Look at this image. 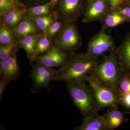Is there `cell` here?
<instances>
[{
	"mask_svg": "<svg viewBox=\"0 0 130 130\" xmlns=\"http://www.w3.org/2000/svg\"><path fill=\"white\" fill-rule=\"evenodd\" d=\"M101 60L88 56L85 53H70L64 65L57 70L55 80L67 82L84 81L85 77L90 74Z\"/></svg>",
	"mask_w": 130,
	"mask_h": 130,
	"instance_id": "cell-1",
	"label": "cell"
},
{
	"mask_svg": "<svg viewBox=\"0 0 130 130\" xmlns=\"http://www.w3.org/2000/svg\"><path fill=\"white\" fill-rule=\"evenodd\" d=\"M122 73L115 50L107 56H104L103 59L96 66L90 74L119 96V81Z\"/></svg>",
	"mask_w": 130,
	"mask_h": 130,
	"instance_id": "cell-2",
	"label": "cell"
},
{
	"mask_svg": "<svg viewBox=\"0 0 130 130\" xmlns=\"http://www.w3.org/2000/svg\"><path fill=\"white\" fill-rule=\"evenodd\" d=\"M84 81L67 82L68 89L76 106L83 117L98 113L100 108L92 89Z\"/></svg>",
	"mask_w": 130,
	"mask_h": 130,
	"instance_id": "cell-3",
	"label": "cell"
},
{
	"mask_svg": "<svg viewBox=\"0 0 130 130\" xmlns=\"http://www.w3.org/2000/svg\"><path fill=\"white\" fill-rule=\"evenodd\" d=\"M51 40L56 47L68 53L75 52L82 45L81 35L75 23L63 22L60 30Z\"/></svg>",
	"mask_w": 130,
	"mask_h": 130,
	"instance_id": "cell-4",
	"label": "cell"
},
{
	"mask_svg": "<svg viewBox=\"0 0 130 130\" xmlns=\"http://www.w3.org/2000/svg\"><path fill=\"white\" fill-rule=\"evenodd\" d=\"M87 4V0H58L54 11L59 20L75 23L84 14Z\"/></svg>",
	"mask_w": 130,
	"mask_h": 130,
	"instance_id": "cell-5",
	"label": "cell"
},
{
	"mask_svg": "<svg viewBox=\"0 0 130 130\" xmlns=\"http://www.w3.org/2000/svg\"><path fill=\"white\" fill-rule=\"evenodd\" d=\"M84 81L88 83L93 90L100 109L106 107L118 108L119 96L114 91L105 86L93 75H86Z\"/></svg>",
	"mask_w": 130,
	"mask_h": 130,
	"instance_id": "cell-6",
	"label": "cell"
},
{
	"mask_svg": "<svg viewBox=\"0 0 130 130\" xmlns=\"http://www.w3.org/2000/svg\"><path fill=\"white\" fill-rule=\"evenodd\" d=\"M116 48L112 38L106 33L105 30L101 29L91 38L85 53L90 57L98 58Z\"/></svg>",
	"mask_w": 130,
	"mask_h": 130,
	"instance_id": "cell-7",
	"label": "cell"
},
{
	"mask_svg": "<svg viewBox=\"0 0 130 130\" xmlns=\"http://www.w3.org/2000/svg\"><path fill=\"white\" fill-rule=\"evenodd\" d=\"M56 71L57 70L53 68L36 63L33 65L30 73L32 80L31 92L36 93L43 88L49 90V84L52 80H55Z\"/></svg>",
	"mask_w": 130,
	"mask_h": 130,
	"instance_id": "cell-8",
	"label": "cell"
},
{
	"mask_svg": "<svg viewBox=\"0 0 130 130\" xmlns=\"http://www.w3.org/2000/svg\"><path fill=\"white\" fill-rule=\"evenodd\" d=\"M111 10L108 0H93L87 4L82 21L85 23L97 21L101 22Z\"/></svg>",
	"mask_w": 130,
	"mask_h": 130,
	"instance_id": "cell-9",
	"label": "cell"
},
{
	"mask_svg": "<svg viewBox=\"0 0 130 130\" xmlns=\"http://www.w3.org/2000/svg\"><path fill=\"white\" fill-rule=\"evenodd\" d=\"M70 53L61 50L53 44L48 51L38 56L33 62L47 67L59 69L66 63Z\"/></svg>",
	"mask_w": 130,
	"mask_h": 130,
	"instance_id": "cell-10",
	"label": "cell"
},
{
	"mask_svg": "<svg viewBox=\"0 0 130 130\" xmlns=\"http://www.w3.org/2000/svg\"><path fill=\"white\" fill-rule=\"evenodd\" d=\"M115 53L123 73L130 74V32L116 48Z\"/></svg>",
	"mask_w": 130,
	"mask_h": 130,
	"instance_id": "cell-11",
	"label": "cell"
},
{
	"mask_svg": "<svg viewBox=\"0 0 130 130\" xmlns=\"http://www.w3.org/2000/svg\"><path fill=\"white\" fill-rule=\"evenodd\" d=\"M20 74V68L17 61L16 54L0 61L1 78L16 80Z\"/></svg>",
	"mask_w": 130,
	"mask_h": 130,
	"instance_id": "cell-12",
	"label": "cell"
},
{
	"mask_svg": "<svg viewBox=\"0 0 130 130\" xmlns=\"http://www.w3.org/2000/svg\"><path fill=\"white\" fill-rule=\"evenodd\" d=\"M42 32L32 33L17 40L19 47L24 49L31 63L34 61L38 40Z\"/></svg>",
	"mask_w": 130,
	"mask_h": 130,
	"instance_id": "cell-13",
	"label": "cell"
},
{
	"mask_svg": "<svg viewBox=\"0 0 130 130\" xmlns=\"http://www.w3.org/2000/svg\"><path fill=\"white\" fill-rule=\"evenodd\" d=\"M126 113L119 111L118 108L109 107L104 114L106 130H113L128 121L125 117Z\"/></svg>",
	"mask_w": 130,
	"mask_h": 130,
	"instance_id": "cell-14",
	"label": "cell"
},
{
	"mask_svg": "<svg viewBox=\"0 0 130 130\" xmlns=\"http://www.w3.org/2000/svg\"><path fill=\"white\" fill-rule=\"evenodd\" d=\"M76 130H106L105 115L98 113L83 117L81 125L74 128Z\"/></svg>",
	"mask_w": 130,
	"mask_h": 130,
	"instance_id": "cell-15",
	"label": "cell"
},
{
	"mask_svg": "<svg viewBox=\"0 0 130 130\" xmlns=\"http://www.w3.org/2000/svg\"><path fill=\"white\" fill-rule=\"evenodd\" d=\"M12 30L17 40L30 34L41 32L34 20L30 17L26 16L23 20Z\"/></svg>",
	"mask_w": 130,
	"mask_h": 130,
	"instance_id": "cell-16",
	"label": "cell"
},
{
	"mask_svg": "<svg viewBox=\"0 0 130 130\" xmlns=\"http://www.w3.org/2000/svg\"><path fill=\"white\" fill-rule=\"evenodd\" d=\"M101 22L102 25V29L105 30L115 28L128 21L118 9L116 8L111 9Z\"/></svg>",
	"mask_w": 130,
	"mask_h": 130,
	"instance_id": "cell-17",
	"label": "cell"
},
{
	"mask_svg": "<svg viewBox=\"0 0 130 130\" xmlns=\"http://www.w3.org/2000/svg\"><path fill=\"white\" fill-rule=\"evenodd\" d=\"M26 9H15L8 12L1 18V22L12 30L25 18Z\"/></svg>",
	"mask_w": 130,
	"mask_h": 130,
	"instance_id": "cell-18",
	"label": "cell"
},
{
	"mask_svg": "<svg viewBox=\"0 0 130 130\" xmlns=\"http://www.w3.org/2000/svg\"><path fill=\"white\" fill-rule=\"evenodd\" d=\"M54 13L50 2L43 5H38L26 9V16L29 17L50 15Z\"/></svg>",
	"mask_w": 130,
	"mask_h": 130,
	"instance_id": "cell-19",
	"label": "cell"
},
{
	"mask_svg": "<svg viewBox=\"0 0 130 130\" xmlns=\"http://www.w3.org/2000/svg\"><path fill=\"white\" fill-rule=\"evenodd\" d=\"M36 22L39 30L45 34L49 27L55 21L58 20L55 13L45 16L30 17Z\"/></svg>",
	"mask_w": 130,
	"mask_h": 130,
	"instance_id": "cell-20",
	"label": "cell"
},
{
	"mask_svg": "<svg viewBox=\"0 0 130 130\" xmlns=\"http://www.w3.org/2000/svg\"><path fill=\"white\" fill-rule=\"evenodd\" d=\"M18 0H0V16L15 9H26Z\"/></svg>",
	"mask_w": 130,
	"mask_h": 130,
	"instance_id": "cell-21",
	"label": "cell"
},
{
	"mask_svg": "<svg viewBox=\"0 0 130 130\" xmlns=\"http://www.w3.org/2000/svg\"><path fill=\"white\" fill-rule=\"evenodd\" d=\"M53 44L52 40L48 37L46 34L42 32L37 43L35 59L38 56L48 51Z\"/></svg>",
	"mask_w": 130,
	"mask_h": 130,
	"instance_id": "cell-22",
	"label": "cell"
},
{
	"mask_svg": "<svg viewBox=\"0 0 130 130\" xmlns=\"http://www.w3.org/2000/svg\"><path fill=\"white\" fill-rule=\"evenodd\" d=\"M16 39L12 30L2 22L0 24V43L3 44L16 43Z\"/></svg>",
	"mask_w": 130,
	"mask_h": 130,
	"instance_id": "cell-23",
	"label": "cell"
},
{
	"mask_svg": "<svg viewBox=\"0 0 130 130\" xmlns=\"http://www.w3.org/2000/svg\"><path fill=\"white\" fill-rule=\"evenodd\" d=\"M18 47L17 43L8 44H0V61L16 54Z\"/></svg>",
	"mask_w": 130,
	"mask_h": 130,
	"instance_id": "cell-24",
	"label": "cell"
},
{
	"mask_svg": "<svg viewBox=\"0 0 130 130\" xmlns=\"http://www.w3.org/2000/svg\"><path fill=\"white\" fill-rule=\"evenodd\" d=\"M119 95L130 93V74L123 73L119 81Z\"/></svg>",
	"mask_w": 130,
	"mask_h": 130,
	"instance_id": "cell-25",
	"label": "cell"
},
{
	"mask_svg": "<svg viewBox=\"0 0 130 130\" xmlns=\"http://www.w3.org/2000/svg\"><path fill=\"white\" fill-rule=\"evenodd\" d=\"M62 24V21L57 20L51 24L45 34L50 39L52 40V38L60 30Z\"/></svg>",
	"mask_w": 130,
	"mask_h": 130,
	"instance_id": "cell-26",
	"label": "cell"
},
{
	"mask_svg": "<svg viewBox=\"0 0 130 130\" xmlns=\"http://www.w3.org/2000/svg\"><path fill=\"white\" fill-rule=\"evenodd\" d=\"M26 8L50 2L51 0H18Z\"/></svg>",
	"mask_w": 130,
	"mask_h": 130,
	"instance_id": "cell-27",
	"label": "cell"
},
{
	"mask_svg": "<svg viewBox=\"0 0 130 130\" xmlns=\"http://www.w3.org/2000/svg\"><path fill=\"white\" fill-rule=\"evenodd\" d=\"M120 12L130 22V4L127 3H123L117 8Z\"/></svg>",
	"mask_w": 130,
	"mask_h": 130,
	"instance_id": "cell-28",
	"label": "cell"
},
{
	"mask_svg": "<svg viewBox=\"0 0 130 130\" xmlns=\"http://www.w3.org/2000/svg\"><path fill=\"white\" fill-rule=\"evenodd\" d=\"M119 103L126 108L130 109V93L119 95Z\"/></svg>",
	"mask_w": 130,
	"mask_h": 130,
	"instance_id": "cell-29",
	"label": "cell"
},
{
	"mask_svg": "<svg viewBox=\"0 0 130 130\" xmlns=\"http://www.w3.org/2000/svg\"><path fill=\"white\" fill-rule=\"evenodd\" d=\"M11 81L10 79L7 78H1L0 80V100L2 99L3 96L5 91V89L8 84Z\"/></svg>",
	"mask_w": 130,
	"mask_h": 130,
	"instance_id": "cell-30",
	"label": "cell"
},
{
	"mask_svg": "<svg viewBox=\"0 0 130 130\" xmlns=\"http://www.w3.org/2000/svg\"><path fill=\"white\" fill-rule=\"evenodd\" d=\"M111 9L117 8L124 2V0H108Z\"/></svg>",
	"mask_w": 130,
	"mask_h": 130,
	"instance_id": "cell-31",
	"label": "cell"
},
{
	"mask_svg": "<svg viewBox=\"0 0 130 130\" xmlns=\"http://www.w3.org/2000/svg\"><path fill=\"white\" fill-rule=\"evenodd\" d=\"M58 0H51L50 2V5H51V7L53 9H54L55 5H56Z\"/></svg>",
	"mask_w": 130,
	"mask_h": 130,
	"instance_id": "cell-32",
	"label": "cell"
},
{
	"mask_svg": "<svg viewBox=\"0 0 130 130\" xmlns=\"http://www.w3.org/2000/svg\"><path fill=\"white\" fill-rule=\"evenodd\" d=\"M93 1V0H87V2H88V3H89L91 2L92 1Z\"/></svg>",
	"mask_w": 130,
	"mask_h": 130,
	"instance_id": "cell-33",
	"label": "cell"
},
{
	"mask_svg": "<svg viewBox=\"0 0 130 130\" xmlns=\"http://www.w3.org/2000/svg\"><path fill=\"white\" fill-rule=\"evenodd\" d=\"M127 2L126 3L130 4V0H127Z\"/></svg>",
	"mask_w": 130,
	"mask_h": 130,
	"instance_id": "cell-34",
	"label": "cell"
}]
</instances>
